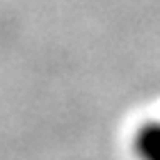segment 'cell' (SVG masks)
Returning a JSON list of instances; mask_svg holds the SVG:
<instances>
[{
  "instance_id": "obj_1",
  "label": "cell",
  "mask_w": 160,
  "mask_h": 160,
  "mask_svg": "<svg viewBox=\"0 0 160 160\" xmlns=\"http://www.w3.org/2000/svg\"><path fill=\"white\" fill-rule=\"evenodd\" d=\"M135 153L140 160H160V121H149L137 130Z\"/></svg>"
}]
</instances>
